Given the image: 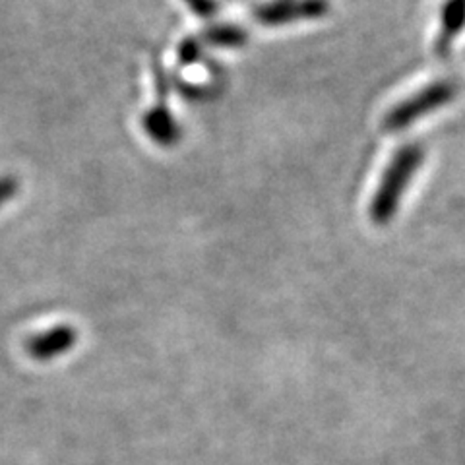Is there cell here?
Returning a JSON list of instances; mask_svg holds the SVG:
<instances>
[{
  "label": "cell",
  "mask_w": 465,
  "mask_h": 465,
  "mask_svg": "<svg viewBox=\"0 0 465 465\" xmlns=\"http://www.w3.org/2000/svg\"><path fill=\"white\" fill-rule=\"evenodd\" d=\"M425 162V145L420 143H407L400 148L391 159L381 186L371 202V222L374 225H388L400 208L401 196L405 194L415 173Z\"/></svg>",
  "instance_id": "cell-1"
},
{
  "label": "cell",
  "mask_w": 465,
  "mask_h": 465,
  "mask_svg": "<svg viewBox=\"0 0 465 465\" xmlns=\"http://www.w3.org/2000/svg\"><path fill=\"white\" fill-rule=\"evenodd\" d=\"M458 84L450 80H440L427 85L425 90L411 95L410 99L401 101L394 109H391L382 121V128L386 133H401V130L410 128L415 121L423 119V116L439 111L450 101H454L458 95Z\"/></svg>",
  "instance_id": "cell-2"
},
{
  "label": "cell",
  "mask_w": 465,
  "mask_h": 465,
  "mask_svg": "<svg viewBox=\"0 0 465 465\" xmlns=\"http://www.w3.org/2000/svg\"><path fill=\"white\" fill-rule=\"evenodd\" d=\"M330 12V0H273L254 10V20L275 27L302 20H320Z\"/></svg>",
  "instance_id": "cell-3"
},
{
  "label": "cell",
  "mask_w": 465,
  "mask_h": 465,
  "mask_svg": "<svg viewBox=\"0 0 465 465\" xmlns=\"http://www.w3.org/2000/svg\"><path fill=\"white\" fill-rule=\"evenodd\" d=\"M76 338L78 333L72 326H54L49 331H41L29 338L25 341V351L35 361H53L58 355L68 353L76 345Z\"/></svg>",
  "instance_id": "cell-4"
},
{
  "label": "cell",
  "mask_w": 465,
  "mask_h": 465,
  "mask_svg": "<svg viewBox=\"0 0 465 465\" xmlns=\"http://www.w3.org/2000/svg\"><path fill=\"white\" fill-rule=\"evenodd\" d=\"M143 130L152 142L162 148H171L181 140V128L167 109V104H162V101H157V105L143 114Z\"/></svg>",
  "instance_id": "cell-5"
},
{
  "label": "cell",
  "mask_w": 465,
  "mask_h": 465,
  "mask_svg": "<svg viewBox=\"0 0 465 465\" xmlns=\"http://www.w3.org/2000/svg\"><path fill=\"white\" fill-rule=\"evenodd\" d=\"M465 27V0H446L440 14V34L434 41V51L440 56H448L454 39Z\"/></svg>",
  "instance_id": "cell-6"
},
{
  "label": "cell",
  "mask_w": 465,
  "mask_h": 465,
  "mask_svg": "<svg viewBox=\"0 0 465 465\" xmlns=\"http://www.w3.org/2000/svg\"><path fill=\"white\" fill-rule=\"evenodd\" d=\"M202 43H208L212 47H225V49H239L246 45L249 41V34L244 32L241 25H232V24H222V25H213L208 27L203 35L200 37Z\"/></svg>",
  "instance_id": "cell-7"
},
{
  "label": "cell",
  "mask_w": 465,
  "mask_h": 465,
  "mask_svg": "<svg viewBox=\"0 0 465 465\" xmlns=\"http://www.w3.org/2000/svg\"><path fill=\"white\" fill-rule=\"evenodd\" d=\"M202 45H203V43L200 41V37H186L181 43V47H179V61H181V64L188 66V64L198 63L200 58H202V49H203Z\"/></svg>",
  "instance_id": "cell-8"
},
{
  "label": "cell",
  "mask_w": 465,
  "mask_h": 465,
  "mask_svg": "<svg viewBox=\"0 0 465 465\" xmlns=\"http://www.w3.org/2000/svg\"><path fill=\"white\" fill-rule=\"evenodd\" d=\"M184 3L200 18H212L215 12H220V5L215 0H184Z\"/></svg>",
  "instance_id": "cell-9"
},
{
  "label": "cell",
  "mask_w": 465,
  "mask_h": 465,
  "mask_svg": "<svg viewBox=\"0 0 465 465\" xmlns=\"http://www.w3.org/2000/svg\"><path fill=\"white\" fill-rule=\"evenodd\" d=\"M18 193V181L14 177H3L0 179V206H5V203Z\"/></svg>",
  "instance_id": "cell-10"
}]
</instances>
